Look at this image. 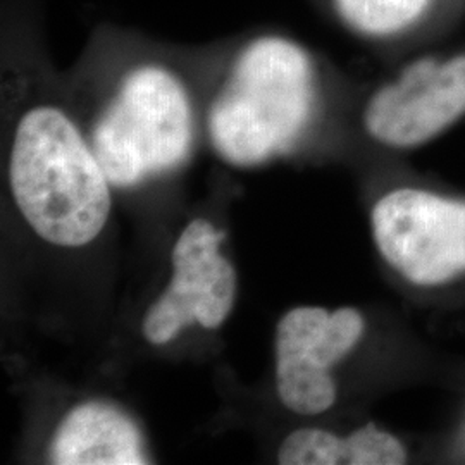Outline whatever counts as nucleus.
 Segmentation results:
<instances>
[{
  "mask_svg": "<svg viewBox=\"0 0 465 465\" xmlns=\"http://www.w3.org/2000/svg\"><path fill=\"white\" fill-rule=\"evenodd\" d=\"M314 107L316 67L307 49L286 35H255L232 54L205 128L224 163L261 166L299 143Z\"/></svg>",
  "mask_w": 465,
  "mask_h": 465,
  "instance_id": "f257e3e1",
  "label": "nucleus"
},
{
  "mask_svg": "<svg viewBox=\"0 0 465 465\" xmlns=\"http://www.w3.org/2000/svg\"><path fill=\"white\" fill-rule=\"evenodd\" d=\"M9 186L19 214L55 247L88 245L111 216L113 184L90 138L54 104H36L17 119Z\"/></svg>",
  "mask_w": 465,
  "mask_h": 465,
  "instance_id": "f03ea898",
  "label": "nucleus"
},
{
  "mask_svg": "<svg viewBox=\"0 0 465 465\" xmlns=\"http://www.w3.org/2000/svg\"><path fill=\"white\" fill-rule=\"evenodd\" d=\"M113 186L182 166L195 143V111L182 76L161 61L128 67L88 134Z\"/></svg>",
  "mask_w": 465,
  "mask_h": 465,
  "instance_id": "7ed1b4c3",
  "label": "nucleus"
},
{
  "mask_svg": "<svg viewBox=\"0 0 465 465\" xmlns=\"http://www.w3.org/2000/svg\"><path fill=\"white\" fill-rule=\"evenodd\" d=\"M371 226L382 259L407 282L436 286L465 272V202L399 188L376 202Z\"/></svg>",
  "mask_w": 465,
  "mask_h": 465,
  "instance_id": "20e7f679",
  "label": "nucleus"
},
{
  "mask_svg": "<svg viewBox=\"0 0 465 465\" xmlns=\"http://www.w3.org/2000/svg\"><path fill=\"white\" fill-rule=\"evenodd\" d=\"M224 238L226 232L203 217L184 226L171 253V282L142 322L150 345H167L193 324L217 330L230 317L238 274L221 252Z\"/></svg>",
  "mask_w": 465,
  "mask_h": 465,
  "instance_id": "39448f33",
  "label": "nucleus"
},
{
  "mask_svg": "<svg viewBox=\"0 0 465 465\" xmlns=\"http://www.w3.org/2000/svg\"><path fill=\"white\" fill-rule=\"evenodd\" d=\"M364 317L351 307L330 312L295 307L276 328V390L282 405L299 416H319L336 401L330 369L345 359L364 334Z\"/></svg>",
  "mask_w": 465,
  "mask_h": 465,
  "instance_id": "423d86ee",
  "label": "nucleus"
},
{
  "mask_svg": "<svg viewBox=\"0 0 465 465\" xmlns=\"http://www.w3.org/2000/svg\"><path fill=\"white\" fill-rule=\"evenodd\" d=\"M465 113V55L419 59L367 102L364 128L391 149H412L447 130Z\"/></svg>",
  "mask_w": 465,
  "mask_h": 465,
  "instance_id": "0eeeda50",
  "label": "nucleus"
},
{
  "mask_svg": "<svg viewBox=\"0 0 465 465\" xmlns=\"http://www.w3.org/2000/svg\"><path fill=\"white\" fill-rule=\"evenodd\" d=\"M49 459L57 465L150 462L134 419L107 401H84L73 407L50 440Z\"/></svg>",
  "mask_w": 465,
  "mask_h": 465,
  "instance_id": "6e6552de",
  "label": "nucleus"
},
{
  "mask_svg": "<svg viewBox=\"0 0 465 465\" xmlns=\"http://www.w3.org/2000/svg\"><path fill=\"white\" fill-rule=\"evenodd\" d=\"M282 465H400L407 451L399 440L374 424L362 426L347 438L319 428L290 432L278 450Z\"/></svg>",
  "mask_w": 465,
  "mask_h": 465,
  "instance_id": "1a4fd4ad",
  "label": "nucleus"
},
{
  "mask_svg": "<svg viewBox=\"0 0 465 465\" xmlns=\"http://www.w3.org/2000/svg\"><path fill=\"white\" fill-rule=\"evenodd\" d=\"M431 0H332L340 19L351 32L388 38L412 26Z\"/></svg>",
  "mask_w": 465,
  "mask_h": 465,
  "instance_id": "9d476101",
  "label": "nucleus"
}]
</instances>
